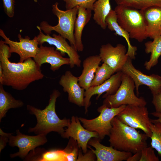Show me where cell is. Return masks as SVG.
<instances>
[{"label": "cell", "instance_id": "8fae6325", "mask_svg": "<svg viewBox=\"0 0 161 161\" xmlns=\"http://www.w3.org/2000/svg\"><path fill=\"white\" fill-rule=\"evenodd\" d=\"M37 28L39 31V34L37 36L38 44L42 45L44 42H47L50 45H54L56 49L59 51L63 56L67 54L70 60V66L72 68L76 65L78 67L81 66V60L78 51L75 47L70 45L66 41V39L59 34L52 35V37L50 35H45L41 31L39 26Z\"/></svg>", "mask_w": 161, "mask_h": 161}, {"label": "cell", "instance_id": "603a6c76", "mask_svg": "<svg viewBox=\"0 0 161 161\" xmlns=\"http://www.w3.org/2000/svg\"><path fill=\"white\" fill-rule=\"evenodd\" d=\"M152 41L145 43V52L147 54L151 53L149 60L144 64L145 69L150 70L158 63V60L161 55V35L156 37Z\"/></svg>", "mask_w": 161, "mask_h": 161}, {"label": "cell", "instance_id": "f1b7e54d", "mask_svg": "<svg viewBox=\"0 0 161 161\" xmlns=\"http://www.w3.org/2000/svg\"><path fill=\"white\" fill-rule=\"evenodd\" d=\"M150 129L152 133L150 137L151 147L155 149L161 156V122L151 123Z\"/></svg>", "mask_w": 161, "mask_h": 161}, {"label": "cell", "instance_id": "f546056e", "mask_svg": "<svg viewBox=\"0 0 161 161\" xmlns=\"http://www.w3.org/2000/svg\"><path fill=\"white\" fill-rule=\"evenodd\" d=\"M65 3L66 10L78 7L93 11L95 2L97 0H63Z\"/></svg>", "mask_w": 161, "mask_h": 161}, {"label": "cell", "instance_id": "52a82bcc", "mask_svg": "<svg viewBox=\"0 0 161 161\" xmlns=\"http://www.w3.org/2000/svg\"><path fill=\"white\" fill-rule=\"evenodd\" d=\"M126 105H122L118 107L109 108L102 105L97 109L100 113L97 117L92 119H87L79 117V119L86 129L97 133L98 138L103 139L106 136H109L112 126L111 122L112 119L125 108Z\"/></svg>", "mask_w": 161, "mask_h": 161}, {"label": "cell", "instance_id": "5bb4252c", "mask_svg": "<svg viewBox=\"0 0 161 161\" xmlns=\"http://www.w3.org/2000/svg\"><path fill=\"white\" fill-rule=\"evenodd\" d=\"M113 75L109 79L102 84L95 86L90 87L85 90L84 93V108L85 113L88 112V109L91 104L90 99L95 95H97V100L103 93L106 92L102 97L114 94L117 90L121 82L123 72L119 71Z\"/></svg>", "mask_w": 161, "mask_h": 161}, {"label": "cell", "instance_id": "9a60e30c", "mask_svg": "<svg viewBox=\"0 0 161 161\" xmlns=\"http://www.w3.org/2000/svg\"><path fill=\"white\" fill-rule=\"evenodd\" d=\"M70 123L64 132L61 135L64 138H72L76 141L78 147L84 154L87 151L88 142L93 137L98 138L97 132L88 130L82 126L79 117L72 116Z\"/></svg>", "mask_w": 161, "mask_h": 161}, {"label": "cell", "instance_id": "ffe728a7", "mask_svg": "<svg viewBox=\"0 0 161 161\" xmlns=\"http://www.w3.org/2000/svg\"><path fill=\"white\" fill-rule=\"evenodd\" d=\"M101 61L99 55L89 56L83 62V69L80 75L78 77L79 85L85 90L91 86L95 72Z\"/></svg>", "mask_w": 161, "mask_h": 161}, {"label": "cell", "instance_id": "d6a6232c", "mask_svg": "<svg viewBox=\"0 0 161 161\" xmlns=\"http://www.w3.org/2000/svg\"><path fill=\"white\" fill-rule=\"evenodd\" d=\"M4 11L7 15L10 18L13 17L14 14V0H2Z\"/></svg>", "mask_w": 161, "mask_h": 161}, {"label": "cell", "instance_id": "7402d4cb", "mask_svg": "<svg viewBox=\"0 0 161 161\" xmlns=\"http://www.w3.org/2000/svg\"><path fill=\"white\" fill-rule=\"evenodd\" d=\"M92 10L78 7L77 16L75 23L74 35L76 48L78 51L82 52L84 47L82 41L83 31L84 27L91 19Z\"/></svg>", "mask_w": 161, "mask_h": 161}, {"label": "cell", "instance_id": "7c38bea8", "mask_svg": "<svg viewBox=\"0 0 161 161\" xmlns=\"http://www.w3.org/2000/svg\"><path fill=\"white\" fill-rule=\"evenodd\" d=\"M0 35L4 39V43L9 45L10 52L15 53L19 55V62H23L30 58H34L38 51L39 47L37 36L30 39L28 36L23 38L19 34L18 36L19 41H14L7 37L1 29L0 30Z\"/></svg>", "mask_w": 161, "mask_h": 161}, {"label": "cell", "instance_id": "d590c367", "mask_svg": "<svg viewBox=\"0 0 161 161\" xmlns=\"http://www.w3.org/2000/svg\"><path fill=\"white\" fill-rule=\"evenodd\" d=\"M9 133H5L0 129V152L4 148L9 141Z\"/></svg>", "mask_w": 161, "mask_h": 161}, {"label": "cell", "instance_id": "e0dca14e", "mask_svg": "<svg viewBox=\"0 0 161 161\" xmlns=\"http://www.w3.org/2000/svg\"><path fill=\"white\" fill-rule=\"evenodd\" d=\"M100 140L98 138L93 137L88 143L95 149L94 150L88 145V147L95 154L97 161H127L132 155L131 152L120 151L111 146L104 145L100 143Z\"/></svg>", "mask_w": 161, "mask_h": 161}, {"label": "cell", "instance_id": "5b68a950", "mask_svg": "<svg viewBox=\"0 0 161 161\" xmlns=\"http://www.w3.org/2000/svg\"><path fill=\"white\" fill-rule=\"evenodd\" d=\"M58 4V2H56L52 5L53 13L58 19V24L52 26L47 21H43L40 23L39 27L47 35H50L52 31H56L63 37L67 39L70 45L76 48L74 32L78 7L64 11L59 9Z\"/></svg>", "mask_w": 161, "mask_h": 161}, {"label": "cell", "instance_id": "484cf974", "mask_svg": "<svg viewBox=\"0 0 161 161\" xmlns=\"http://www.w3.org/2000/svg\"><path fill=\"white\" fill-rule=\"evenodd\" d=\"M34 150L28 160L32 161H66V153L64 149L45 151L41 154L38 153Z\"/></svg>", "mask_w": 161, "mask_h": 161}, {"label": "cell", "instance_id": "836d02e7", "mask_svg": "<svg viewBox=\"0 0 161 161\" xmlns=\"http://www.w3.org/2000/svg\"><path fill=\"white\" fill-rule=\"evenodd\" d=\"M95 156L91 149L82 155V153L80 151L79 152L77 161H94L95 160Z\"/></svg>", "mask_w": 161, "mask_h": 161}, {"label": "cell", "instance_id": "83f0119b", "mask_svg": "<svg viewBox=\"0 0 161 161\" xmlns=\"http://www.w3.org/2000/svg\"><path fill=\"white\" fill-rule=\"evenodd\" d=\"M115 73L114 70L106 64L103 63L97 68L90 87L100 85L109 79Z\"/></svg>", "mask_w": 161, "mask_h": 161}, {"label": "cell", "instance_id": "1f68e13d", "mask_svg": "<svg viewBox=\"0 0 161 161\" xmlns=\"http://www.w3.org/2000/svg\"><path fill=\"white\" fill-rule=\"evenodd\" d=\"M159 159L151 147H145L141 150V157L140 161H159Z\"/></svg>", "mask_w": 161, "mask_h": 161}, {"label": "cell", "instance_id": "277c9868", "mask_svg": "<svg viewBox=\"0 0 161 161\" xmlns=\"http://www.w3.org/2000/svg\"><path fill=\"white\" fill-rule=\"evenodd\" d=\"M115 10L118 24L129 34L130 38L142 42L147 38L146 24L141 10L117 5Z\"/></svg>", "mask_w": 161, "mask_h": 161}, {"label": "cell", "instance_id": "30bf717a", "mask_svg": "<svg viewBox=\"0 0 161 161\" xmlns=\"http://www.w3.org/2000/svg\"><path fill=\"white\" fill-rule=\"evenodd\" d=\"M121 71L129 75L133 80L137 96L139 95V87L143 85L148 87L152 95L161 91V76L154 74L148 75L144 74L134 67L132 59L129 57Z\"/></svg>", "mask_w": 161, "mask_h": 161}, {"label": "cell", "instance_id": "9c48e42d", "mask_svg": "<svg viewBox=\"0 0 161 161\" xmlns=\"http://www.w3.org/2000/svg\"><path fill=\"white\" fill-rule=\"evenodd\" d=\"M16 132V136H13L10 133L9 134V145L12 147L17 146L19 148L18 152L10 155L12 158L18 157L22 159L25 158L30 151L44 145L47 141L46 135L45 134L26 135L22 134L18 129L17 130Z\"/></svg>", "mask_w": 161, "mask_h": 161}, {"label": "cell", "instance_id": "4fadbf2b", "mask_svg": "<svg viewBox=\"0 0 161 161\" xmlns=\"http://www.w3.org/2000/svg\"><path fill=\"white\" fill-rule=\"evenodd\" d=\"M127 51L125 46L122 44L114 47L109 43L101 46L99 55L101 61L109 65L116 73L121 71L129 57L126 55Z\"/></svg>", "mask_w": 161, "mask_h": 161}, {"label": "cell", "instance_id": "3957f363", "mask_svg": "<svg viewBox=\"0 0 161 161\" xmlns=\"http://www.w3.org/2000/svg\"><path fill=\"white\" fill-rule=\"evenodd\" d=\"M111 123L109 141L115 149L134 154L147 146L146 140L149 137L145 133H140L122 122L116 116Z\"/></svg>", "mask_w": 161, "mask_h": 161}, {"label": "cell", "instance_id": "6da1fadb", "mask_svg": "<svg viewBox=\"0 0 161 161\" xmlns=\"http://www.w3.org/2000/svg\"><path fill=\"white\" fill-rule=\"evenodd\" d=\"M9 47L3 41H0V64L3 70L1 84L18 90L26 89L32 82L41 79L44 75L41 67L30 58L23 62H12Z\"/></svg>", "mask_w": 161, "mask_h": 161}, {"label": "cell", "instance_id": "4316f807", "mask_svg": "<svg viewBox=\"0 0 161 161\" xmlns=\"http://www.w3.org/2000/svg\"><path fill=\"white\" fill-rule=\"evenodd\" d=\"M117 5L130 7L142 10L153 6L161 7V0H114Z\"/></svg>", "mask_w": 161, "mask_h": 161}, {"label": "cell", "instance_id": "7a4b0ae2", "mask_svg": "<svg viewBox=\"0 0 161 161\" xmlns=\"http://www.w3.org/2000/svg\"><path fill=\"white\" fill-rule=\"evenodd\" d=\"M60 94L58 90H54L50 96L48 105L43 110L30 105H27V110L31 114L35 115L37 121L34 127L28 129L29 132H33L37 135H47L50 132L54 131L61 135L64 132V128L68 127L71 120L66 118L61 119L56 113L55 103Z\"/></svg>", "mask_w": 161, "mask_h": 161}, {"label": "cell", "instance_id": "4dcf8cb0", "mask_svg": "<svg viewBox=\"0 0 161 161\" xmlns=\"http://www.w3.org/2000/svg\"><path fill=\"white\" fill-rule=\"evenodd\" d=\"M78 147L77 141L70 138L68 145L64 149L66 154V161H77L78 154Z\"/></svg>", "mask_w": 161, "mask_h": 161}, {"label": "cell", "instance_id": "d6986e66", "mask_svg": "<svg viewBox=\"0 0 161 161\" xmlns=\"http://www.w3.org/2000/svg\"><path fill=\"white\" fill-rule=\"evenodd\" d=\"M146 24L147 37L161 35V7L153 6L141 10Z\"/></svg>", "mask_w": 161, "mask_h": 161}, {"label": "cell", "instance_id": "ac0fdd59", "mask_svg": "<svg viewBox=\"0 0 161 161\" xmlns=\"http://www.w3.org/2000/svg\"><path fill=\"white\" fill-rule=\"evenodd\" d=\"M63 56L59 51L55 49L53 47L41 45L33 59L40 67L44 63L49 64L50 69L54 72L63 65L70 64L69 58H64Z\"/></svg>", "mask_w": 161, "mask_h": 161}, {"label": "cell", "instance_id": "e575fe53", "mask_svg": "<svg viewBox=\"0 0 161 161\" xmlns=\"http://www.w3.org/2000/svg\"><path fill=\"white\" fill-rule=\"evenodd\" d=\"M153 96L152 103L154 106L156 112H161V91Z\"/></svg>", "mask_w": 161, "mask_h": 161}, {"label": "cell", "instance_id": "8992f818", "mask_svg": "<svg viewBox=\"0 0 161 161\" xmlns=\"http://www.w3.org/2000/svg\"><path fill=\"white\" fill-rule=\"evenodd\" d=\"M135 88L132 79L123 73L121 83L117 90L114 94L106 97L103 105L109 108H117L128 105L145 106L147 102L145 100L143 97H138L135 94Z\"/></svg>", "mask_w": 161, "mask_h": 161}, {"label": "cell", "instance_id": "8d00e7d4", "mask_svg": "<svg viewBox=\"0 0 161 161\" xmlns=\"http://www.w3.org/2000/svg\"><path fill=\"white\" fill-rule=\"evenodd\" d=\"M141 157V151L134 154L129 157L127 161H140Z\"/></svg>", "mask_w": 161, "mask_h": 161}, {"label": "cell", "instance_id": "d4e9b609", "mask_svg": "<svg viewBox=\"0 0 161 161\" xmlns=\"http://www.w3.org/2000/svg\"><path fill=\"white\" fill-rule=\"evenodd\" d=\"M110 0H97L94 3L93 19L95 23L103 30L107 27L105 19L112 10Z\"/></svg>", "mask_w": 161, "mask_h": 161}, {"label": "cell", "instance_id": "44dd1931", "mask_svg": "<svg viewBox=\"0 0 161 161\" xmlns=\"http://www.w3.org/2000/svg\"><path fill=\"white\" fill-rule=\"evenodd\" d=\"M105 22L107 27L110 30L114 31L116 35L125 39L128 46L126 55L131 59H135L137 47L131 45L129 40V34L118 23L116 14L114 10H112L111 11L106 18Z\"/></svg>", "mask_w": 161, "mask_h": 161}, {"label": "cell", "instance_id": "cb8c5ba5", "mask_svg": "<svg viewBox=\"0 0 161 161\" xmlns=\"http://www.w3.org/2000/svg\"><path fill=\"white\" fill-rule=\"evenodd\" d=\"M3 85H0V122L6 116L8 111L11 109L21 107L24 105L22 101L15 99L9 92L6 91Z\"/></svg>", "mask_w": 161, "mask_h": 161}, {"label": "cell", "instance_id": "f35d334b", "mask_svg": "<svg viewBox=\"0 0 161 161\" xmlns=\"http://www.w3.org/2000/svg\"><path fill=\"white\" fill-rule=\"evenodd\" d=\"M3 70L0 64V83L1 84L2 81Z\"/></svg>", "mask_w": 161, "mask_h": 161}, {"label": "cell", "instance_id": "74e56055", "mask_svg": "<svg viewBox=\"0 0 161 161\" xmlns=\"http://www.w3.org/2000/svg\"><path fill=\"white\" fill-rule=\"evenodd\" d=\"M151 114L153 116L157 118V119H150L151 123H153L155 122H161V112H152Z\"/></svg>", "mask_w": 161, "mask_h": 161}, {"label": "cell", "instance_id": "ba28073f", "mask_svg": "<svg viewBox=\"0 0 161 161\" xmlns=\"http://www.w3.org/2000/svg\"><path fill=\"white\" fill-rule=\"evenodd\" d=\"M148 114L145 106L128 105L116 116L122 122L136 129H141L150 137L151 123Z\"/></svg>", "mask_w": 161, "mask_h": 161}, {"label": "cell", "instance_id": "2e32d148", "mask_svg": "<svg viewBox=\"0 0 161 161\" xmlns=\"http://www.w3.org/2000/svg\"><path fill=\"white\" fill-rule=\"evenodd\" d=\"M59 84L63 90L68 94L69 101L79 106H84L85 89L78 83V77L69 70L66 71L60 78Z\"/></svg>", "mask_w": 161, "mask_h": 161}]
</instances>
